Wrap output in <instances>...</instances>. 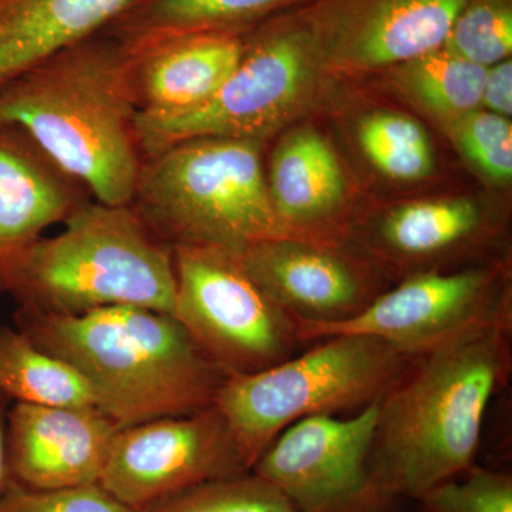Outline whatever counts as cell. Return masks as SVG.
<instances>
[{"label": "cell", "instance_id": "cell-1", "mask_svg": "<svg viewBox=\"0 0 512 512\" xmlns=\"http://www.w3.org/2000/svg\"><path fill=\"white\" fill-rule=\"evenodd\" d=\"M133 56L106 30L0 86V123L22 127L94 201L127 205L144 161Z\"/></svg>", "mask_w": 512, "mask_h": 512}, {"label": "cell", "instance_id": "cell-2", "mask_svg": "<svg viewBox=\"0 0 512 512\" xmlns=\"http://www.w3.org/2000/svg\"><path fill=\"white\" fill-rule=\"evenodd\" d=\"M512 328L490 326L416 356L377 409L370 467L407 503L476 466L488 404L507 384Z\"/></svg>", "mask_w": 512, "mask_h": 512}, {"label": "cell", "instance_id": "cell-3", "mask_svg": "<svg viewBox=\"0 0 512 512\" xmlns=\"http://www.w3.org/2000/svg\"><path fill=\"white\" fill-rule=\"evenodd\" d=\"M13 318L89 383L97 409L121 429L202 412L228 379L170 313L131 305L69 316L18 308Z\"/></svg>", "mask_w": 512, "mask_h": 512}, {"label": "cell", "instance_id": "cell-4", "mask_svg": "<svg viewBox=\"0 0 512 512\" xmlns=\"http://www.w3.org/2000/svg\"><path fill=\"white\" fill-rule=\"evenodd\" d=\"M0 296L47 315L119 305L173 315V248L130 204L92 200L64 222L60 234L0 256Z\"/></svg>", "mask_w": 512, "mask_h": 512}, {"label": "cell", "instance_id": "cell-5", "mask_svg": "<svg viewBox=\"0 0 512 512\" xmlns=\"http://www.w3.org/2000/svg\"><path fill=\"white\" fill-rule=\"evenodd\" d=\"M130 205L171 248L242 254L286 237L255 138H188L144 157Z\"/></svg>", "mask_w": 512, "mask_h": 512}, {"label": "cell", "instance_id": "cell-6", "mask_svg": "<svg viewBox=\"0 0 512 512\" xmlns=\"http://www.w3.org/2000/svg\"><path fill=\"white\" fill-rule=\"evenodd\" d=\"M248 376L228 377L214 406L249 467L296 421L363 412L380 403L416 356L366 335H333Z\"/></svg>", "mask_w": 512, "mask_h": 512}, {"label": "cell", "instance_id": "cell-7", "mask_svg": "<svg viewBox=\"0 0 512 512\" xmlns=\"http://www.w3.org/2000/svg\"><path fill=\"white\" fill-rule=\"evenodd\" d=\"M320 66L318 47L295 13L259 23L244 33L238 66L207 103L167 119H138L144 157L188 138L262 140L309 96Z\"/></svg>", "mask_w": 512, "mask_h": 512}, {"label": "cell", "instance_id": "cell-8", "mask_svg": "<svg viewBox=\"0 0 512 512\" xmlns=\"http://www.w3.org/2000/svg\"><path fill=\"white\" fill-rule=\"evenodd\" d=\"M173 259V316L225 375H254L298 353V322L256 284L241 254L177 247Z\"/></svg>", "mask_w": 512, "mask_h": 512}, {"label": "cell", "instance_id": "cell-9", "mask_svg": "<svg viewBox=\"0 0 512 512\" xmlns=\"http://www.w3.org/2000/svg\"><path fill=\"white\" fill-rule=\"evenodd\" d=\"M298 325L303 345L333 335H366L420 356L474 330L512 328L511 293L498 266L424 272L390 286L348 322Z\"/></svg>", "mask_w": 512, "mask_h": 512}, {"label": "cell", "instance_id": "cell-10", "mask_svg": "<svg viewBox=\"0 0 512 512\" xmlns=\"http://www.w3.org/2000/svg\"><path fill=\"white\" fill-rule=\"evenodd\" d=\"M379 403L353 416L306 417L282 431L252 473L274 485L296 512H402L377 483L370 447Z\"/></svg>", "mask_w": 512, "mask_h": 512}, {"label": "cell", "instance_id": "cell-11", "mask_svg": "<svg viewBox=\"0 0 512 512\" xmlns=\"http://www.w3.org/2000/svg\"><path fill=\"white\" fill-rule=\"evenodd\" d=\"M249 471L227 420L211 406L120 429L99 483L137 511L175 491Z\"/></svg>", "mask_w": 512, "mask_h": 512}, {"label": "cell", "instance_id": "cell-12", "mask_svg": "<svg viewBox=\"0 0 512 512\" xmlns=\"http://www.w3.org/2000/svg\"><path fill=\"white\" fill-rule=\"evenodd\" d=\"M470 0H312L295 12L323 64L402 66L440 49Z\"/></svg>", "mask_w": 512, "mask_h": 512}, {"label": "cell", "instance_id": "cell-13", "mask_svg": "<svg viewBox=\"0 0 512 512\" xmlns=\"http://www.w3.org/2000/svg\"><path fill=\"white\" fill-rule=\"evenodd\" d=\"M252 279L286 313L305 325H339L366 311L390 286L338 249L275 238L245 249Z\"/></svg>", "mask_w": 512, "mask_h": 512}, {"label": "cell", "instance_id": "cell-14", "mask_svg": "<svg viewBox=\"0 0 512 512\" xmlns=\"http://www.w3.org/2000/svg\"><path fill=\"white\" fill-rule=\"evenodd\" d=\"M120 429L96 407L15 402L6 420L13 481L33 490L99 483Z\"/></svg>", "mask_w": 512, "mask_h": 512}, {"label": "cell", "instance_id": "cell-15", "mask_svg": "<svg viewBox=\"0 0 512 512\" xmlns=\"http://www.w3.org/2000/svg\"><path fill=\"white\" fill-rule=\"evenodd\" d=\"M92 200L22 127L0 123V256L42 238Z\"/></svg>", "mask_w": 512, "mask_h": 512}, {"label": "cell", "instance_id": "cell-16", "mask_svg": "<svg viewBox=\"0 0 512 512\" xmlns=\"http://www.w3.org/2000/svg\"><path fill=\"white\" fill-rule=\"evenodd\" d=\"M127 49L140 117L167 119L198 109L221 89L241 60L244 35L190 33Z\"/></svg>", "mask_w": 512, "mask_h": 512}, {"label": "cell", "instance_id": "cell-17", "mask_svg": "<svg viewBox=\"0 0 512 512\" xmlns=\"http://www.w3.org/2000/svg\"><path fill=\"white\" fill-rule=\"evenodd\" d=\"M488 227L485 212L467 198L413 201L367 229L366 245L390 265L412 269L409 276L440 272L441 262L485 241Z\"/></svg>", "mask_w": 512, "mask_h": 512}, {"label": "cell", "instance_id": "cell-18", "mask_svg": "<svg viewBox=\"0 0 512 512\" xmlns=\"http://www.w3.org/2000/svg\"><path fill=\"white\" fill-rule=\"evenodd\" d=\"M266 181L286 237L318 244L345 197L342 167L329 141L312 128L293 131L276 147Z\"/></svg>", "mask_w": 512, "mask_h": 512}, {"label": "cell", "instance_id": "cell-19", "mask_svg": "<svg viewBox=\"0 0 512 512\" xmlns=\"http://www.w3.org/2000/svg\"><path fill=\"white\" fill-rule=\"evenodd\" d=\"M133 0H0V86L109 26Z\"/></svg>", "mask_w": 512, "mask_h": 512}, {"label": "cell", "instance_id": "cell-20", "mask_svg": "<svg viewBox=\"0 0 512 512\" xmlns=\"http://www.w3.org/2000/svg\"><path fill=\"white\" fill-rule=\"evenodd\" d=\"M303 2L306 0H133L103 30L130 49L190 33L244 35Z\"/></svg>", "mask_w": 512, "mask_h": 512}, {"label": "cell", "instance_id": "cell-21", "mask_svg": "<svg viewBox=\"0 0 512 512\" xmlns=\"http://www.w3.org/2000/svg\"><path fill=\"white\" fill-rule=\"evenodd\" d=\"M0 390L15 402L97 409L92 387L76 370L40 349L18 328L3 323Z\"/></svg>", "mask_w": 512, "mask_h": 512}, {"label": "cell", "instance_id": "cell-22", "mask_svg": "<svg viewBox=\"0 0 512 512\" xmlns=\"http://www.w3.org/2000/svg\"><path fill=\"white\" fill-rule=\"evenodd\" d=\"M399 67L406 92L431 113L454 120L481 104L487 67L468 62L443 46Z\"/></svg>", "mask_w": 512, "mask_h": 512}, {"label": "cell", "instance_id": "cell-23", "mask_svg": "<svg viewBox=\"0 0 512 512\" xmlns=\"http://www.w3.org/2000/svg\"><path fill=\"white\" fill-rule=\"evenodd\" d=\"M359 143L370 163L393 180L417 181L433 171L429 136L416 120L403 114L367 117L359 128Z\"/></svg>", "mask_w": 512, "mask_h": 512}, {"label": "cell", "instance_id": "cell-24", "mask_svg": "<svg viewBox=\"0 0 512 512\" xmlns=\"http://www.w3.org/2000/svg\"><path fill=\"white\" fill-rule=\"evenodd\" d=\"M136 512H296L284 494L249 473L164 495Z\"/></svg>", "mask_w": 512, "mask_h": 512}, {"label": "cell", "instance_id": "cell-25", "mask_svg": "<svg viewBox=\"0 0 512 512\" xmlns=\"http://www.w3.org/2000/svg\"><path fill=\"white\" fill-rule=\"evenodd\" d=\"M444 49L491 67L512 53V0H470L454 20Z\"/></svg>", "mask_w": 512, "mask_h": 512}, {"label": "cell", "instance_id": "cell-26", "mask_svg": "<svg viewBox=\"0 0 512 512\" xmlns=\"http://www.w3.org/2000/svg\"><path fill=\"white\" fill-rule=\"evenodd\" d=\"M416 512H512L511 471L473 466L414 501Z\"/></svg>", "mask_w": 512, "mask_h": 512}, {"label": "cell", "instance_id": "cell-27", "mask_svg": "<svg viewBox=\"0 0 512 512\" xmlns=\"http://www.w3.org/2000/svg\"><path fill=\"white\" fill-rule=\"evenodd\" d=\"M451 133L464 157L495 183L512 178V126L507 117L473 110L451 120Z\"/></svg>", "mask_w": 512, "mask_h": 512}, {"label": "cell", "instance_id": "cell-28", "mask_svg": "<svg viewBox=\"0 0 512 512\" xmlns=\"http://www.w3.org/2000/svg\"><path fill=\"white\" fill-rule=\"evenodd\" d=\"M0 512H136L100 483L60 490H33L16 481L0 500Z\"/></svg>", "mask_w": 512, "mask_h": 512}, {"label": "cell", "instance_id": "cell-29", "mask_svg": "<svg viewBox=\"0 0 512 512\" xmlns=\"http://www.w3.org/2000/svg\"><path fill=\"white\" fill-rule=\"evenodd\" d=\"M481 104L498 116L512 114V63L511 59L487 67Z\"/></svg>", "mask_w": 512, "mask_h": 512}, {"label": "cell", "instance_id": "cell-30", "mask_svg": "<svg viewBox=\"0 0 512 512\" xmlns=\"http://www.w3.org/2000/svg\"><path fill=\"white\" fill-rule=\"evenodd\" d=\"M10 399L0 390V500L8 491L13 478L10 474L8 444H6V420H8Z\"/></svg>", "mask_w": 512, "mask_h": 512}]
</instances>
